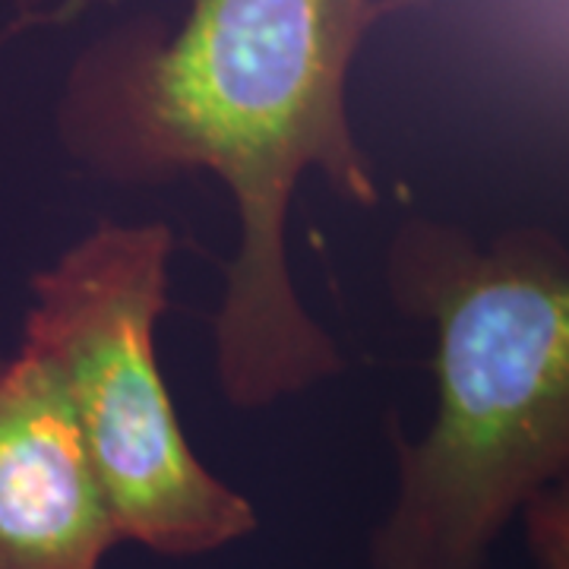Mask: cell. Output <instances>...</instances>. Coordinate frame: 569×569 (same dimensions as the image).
Listing matches in <instances>:
<instances>
[{
	"label": "cell",
	"mask_w": 569,
	"mask_h": 569,
	"mask_svg": "<svg viewBox=\"0 0 569 569\" xmlns=\"http://www.w3.org/2000/svg\"><path fill=\"white\" fill-rule=\"evenodd\" d=\"M174 231L102 219L29 279L22 348L61 383L121 541L190 560L260 529L187 443L159 365Z\"/></svg>",
	"instance_id": "3"
},
{
	"label": "cell",
	"mask_w": 569,
	"mask_h": 569,
	"mask_svg": "<svg viewBox=\"0 0 569 569\" xmlns=\"http://www.w3.org/2000/svg\"><path fill=\"white\" fill-rule=\"evenodd\" d=\"M13 3V20L3 26L0 44L17 36H26L32 29H48V26H63L92 10L96 0H10Z\"/></svg>",
	"instance_id": "6"
},
{
	"label": "cell",
	"mask_w": 569,
	"mask_h": 569,
	"mask_svg": "<svg viewBox=\"0 0 569 569\" xmlns=\"http://www.w3.org/2000/svg\"><path fill=\"white\" fill-rule=\"evenodd\" d=\"M121 535L54 373L0 358V569H102Z\"/></svg>",
	"instance_id": "4"
},
{
	"label": "cell",
	"mask_w": 569,
	"mask_h": 569,
	"mask_svg": "<svg viewBox=\"0 0 569 569\" xmlns=\"http://www.w3.org/2000/svg\"><path fill=\"white\" fill-rule=\"evenodd\" d=\"M396 307L433 329L437 406L392 430L396 497L367 569H490L500 535L569 475V250L541 224L478 244L433 219L387 250Z\"/></svg>",
	"instance_id": "2"
},
{
	"label": "cell",
	"mask_w": 569,
	"mask_h": 569,
	"mask_svg": "<svg viewBox=\"0 0 569 569\" xmlns=\"http://www.w3.org/2000/svg\"><path fill=\"white\" fill-rule=\"evenodd\" d=\"M535 569H569L567 485L541 490L519 512Z\"/></svg>",
	"instance_id": "5"
},
{
	"label": "cell",
	"mask_w": 569,
	"mask_h": 569,
	"mask_svg": "<svg viewBox=\"0 0 569 569\" xmlns=\"http://www.w3.org/2000/svg\"><path fill=\"white\" fill-rule=\"evenodd\" d=\"M425 3L187 0L174 26L133 17L104 29L63 77L54 137L86 174L111 187L209 174L231 197L238 247L212 346L219 389L238 411H263L346 370L295 288L288 216L310 171L346 203H380L348 80L367 36Z\"/></svg>",
	"instance_id": "1"
}]
</instances>
